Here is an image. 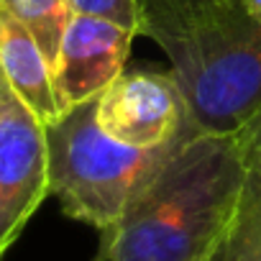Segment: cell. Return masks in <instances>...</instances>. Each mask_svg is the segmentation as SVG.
Here are the masks:
<instances>
[{
  "instance_id": "6da1fadb",
  "label": "cell",
  "mask_w": 261,
  "mask_h": 261,
  "mask_svg": "<svg viewBox=\"0 0 261 261\" xmlns=\"http://www.w3.org/2000/svg\"><path fill=\"white\" fill-rule=\"evenodd\" d=\"M236 134H197L100 233L105 261H207L241 195Z\"/></svg>"
},
{
  "instance_id": "7a4b0ae2",
  "label": "cell",
  "mask_w": 261,
  "mask_h": 261,
  "mask_svg": "<svg viewBox=\"0 0 261 261\" xmlns=\"http://www.w3.org/2000/svg\"><path fill=\"white\" fill-rule=\"evenodd\" d=\"M139 36L167 54L200 134H236L261 105V23L241 0H139Z\"/></svg>"
},
{
  "instance_id": "3957f363",
  "label": "cell",
  "mask_w": 261,
  "mask_h": 261,
  "mask_svg": "<svg viewBox=\"0 0 261 261\" xmlns=\"http://www.w3.org/2000/svg\"><path fill=\"white\" fill-rule=\"evenodd\" d=\"M197 134L156 149H136L110 139L97 123V97L44 123L49 195L64 215L108 230L144 185Z\"/></svg>"
},
{
  "instance_id": "277c9868",
  "label": "cell",
  "mask_w": 261,
  "mask_h": 261,
  "mask_svg": "<svg viewBox=\"0 0 261 261\" xmlns=\"http://www.w3.org/2000/svg\"><path fill=\"white\" fill-rule=\"evenodd\" d=\"M97 123L105 134L136 149H156L200 134L172 72H120L97 95Z\"/></svg>"
},
{
  "instance_id": "5b68a950",
  "label": "cell",
  "mask_w": 261,
  "mask_h": 261,
  "mask_svg": "<svg viewBox=\"0 0 261 261\" xmlns=\"http://www.w3.org/2000/svg\"><path fill=\"white\" fill-rule=\"evenodd\" d=\"M49 197L44 123L0 85V258Z\"/></svg>"
},
{
  "instance_id": "8992f818",
  "label": "cell",
  "mask_w": 261,
  "mask_h": 261,
  "mask_svg": "<svg viewBox=\"0 0 261 261\" xmlns=\"http://www.w3.org/2000/svg\"><path fill=\"white\" fill-rule=\"evenodd\" d=\"M136 34L100 16L72 13L51 64L62 113L97 97L125 67Z\"/></svg>"
},
{
  "instance_id": "52a82bcc",
  "label": "cell",
  "mask_w": 261,
  "mask_h": 261,
  "mask_svg": "<svg viewBox=\"0 0 261 261\" xmlns=\"http://www.w3.org/2000/svg\"><path fill=\"white\" fill-rule=\"evenodd\" d=\"M0 69L8 87L34 110L41 123L62 115L54 92L51 64L46 62L31 31L6 6H0Z\"/></svg>"
},
{
  "instance_id": "ba28073f",
  "label": "cell",
  "mask_w": 261,
  "mask_h": 261,
  "mask_svg": "<svg viewBox=\"0 0 261 261\" xmlns=\"http://www.w3.org/2000/svg\"><path fill=\"white\" fill-rule=\"evenodd\" d=\"M207 261H261V177L246 172L236 210Z\"/></svg>"
},
{
  "instance_id": "9c48e42d",
  "label": "cell",
  "mask_w": 261,
  "mask_h": 261,
  "mask_svg": "<svg viewBox=\"0 0 261 261\" xmlns=\"http://www.w3.org/2000/svg\"><path fill=\"white\" fill-rule=\"evenodd\" d=\"M0 6H6L31 31L46 62L54 64L62 44V34L72 16L69 0H0Z\"/></svg>"
},
{
  "instance_id": "30bf717a",
  "label": "cell",
  "mask_w": 261,
  "mask_h": 261,
  "mask_svg": "<svg viewBox=\"0 0 261 261\" xmlns=\"http://www.w3.org/2000/svg\"><path fill=\"white\" fill-rule=\"evenodd\" d=\"M72 13L100 16L130 29L139 36V0H69Z\"/></svg>"
},
{
  "instance_id": "8fae6325",
  "label": "cell",
  "mask_w": 261,
  "mask_h": 261,
  "mask_svg": "<svg viewBox=\"0 0 261 261\" xmlns=\"http://www.w3.org/2000/svg\"><path fill=\"white\" fill-rule=\"evenodd\" d=\"M236 139H238V146H241V156H243L246 172L261 177V105L236 130Z\"/></svg>"
},
{
  "instance_id": "7c38bea8",
  "label": "cell",
  "mask_w": 261,
  "mask_h": 261,
  "mask_svg": "<svg viewBox=\"0 0 261 261\" xmlns=\"http://www.w3.org/2000/svg\"><path fill=\"white\" fill-rule=\"evenodd\" d=\"M241 3H243V8L261 23V0H241Z\"/></svg>"
},
{
  "instance_id": "4fadbf2b",
  "label": "cell",
  "mask_w": 261,
  "mask_h": 261,
  "mask_svg": "<svg viewBox=\"0 0 261 261\" xmlns=\"http://www.w3.org/2000/svg\"><path fill=\"white\" fill-rule=\"evenodd\" d=\"M6 82V77H3V69H0V85H3Z\"/></svg>"
}]
</instances>
